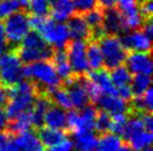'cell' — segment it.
<instances>
[{
	"instance_id": "cell-31",
	"label": "cell",
	"mask_w": 153,
	"mask_h": 151,
	"mask_svg": "<svg viewBox=\"0 0 153 151\" xmlns=\"http://www.w3.org/2000/svg\"><path fill=\"white\" fill-rule=\"evenodd\" d=\"M137 8L140 11L142 18L144 21L152 19V11H153V4L152 0H143L137 2Z\"/></svg>"
},
{
	"instance_id": "cell-29",
	"label": "cell",
	"mask_w": 153,
	"mask_h": 151,
	"mask_svg": "<svg viewBox=\"0 0 153 151\" xmlns=\"http://www.w3.org/2000/svg\"><path fill=\"white\" fill-rule=\"evenodd\" d=\"M72 2L75 12L78 15H84L87 11L100 6L97 0H72Z\"/></svg>"
},
{
	"instance_id": "cell-21",
	"label": "cell",
	"mask_w": 153,
	"mask_h": 151,
	"mask_svg": "<svg viewBox=\"0 0 153 151\" xmlns=\"http://www.w3.org/2000/svg\"><path fill=\"white\" fill-rule=\"evenodd\" d=\"M122 143V138L114 133H104L98 136V144L100 151H117Z\"/></svg>"
},
{
	"instance_id": "cell-17",
	"label": "cell",
	"mask_w": 153,
	"mask_h": 151,
	"mask_svg": "<svg viewBox=\"0 0 153 151\" xmlns=\"http://www.w3.org/2000/svg\"><path fill=\"white\" fill-rule=\"evenodd\" d=\"M51 8L49 15L57 22H64L73 13H75L72 0H57Z\"/></svg>"
},
{
	"instance_id": "cell-16",
	"label": "cell",
	"mask_w": 153,
	"mask_h": 151,
	"mask_svg": "<svg viewBox=\"0 0 153 151\" xmlns=\"http://www.w3.org/2000/svg\"><path fill=\"white\" fill-rule=\"evenodd\" d=\"M36 131H37V136L42 143L45 147L48 148L58 144L63 140L67 139L68 137V133L65 130H55V129H51L47 127H42Z\"/></svg>"
},
{
	"instance_id": "cell-9",
	"label": "cell",
	"mask_w": 153,
	"mask_h": 151,
	"mask_svg": "<svg viewBox=\"0 0 153 151\" xmlns=\"http://www.w3.org/2000/svg\"><path fill=\"white\" fill-rule=\"evenodd\" d=\"M86 76L91 81H93L94 84L101 89L103 95H111V96H117L116 88L114 84H112L110 78V72L106 68H100L96 70L87 71Z\"/></svg>"
},
{
	"instance_id": "cell-36",
	"label": "cell",
	"mask_w": 153,
	"mask_h": 151,
	"mask_svg": "<svg viewBox=\"0 0 153 151\" xmlns=\"http://www.w3.org/2000/svg\"><path fill=\"white\" fill-rule=\"evenodd\" d=\"M7 122H8V119H7V116H6V112H4V108L0 107V132L4 131Z\"/></svg>"
},
{
	"instance_id": "cell-4",
	"label": "cell",
	"mask_w": 153,
	"mask_h": 151,
	"mask_svg": "<svg viewBox=\"0 0 153 151\" xmlns=\"http://www.w3.org/2000/svg\"><path fill=\"white\" fill-rule=\"evenodd\" d=\"M22 79V62L16 50H8L0 56V86L10 88Z\"/></svg>"
},
{
	"instance_id": "cell-26",
	"label": "cell",
	"mask_w": 153,
	"mask_h": 151,
	"mask_svg": "<svg viewBox=\"0 0 153 151\" xmlns=\"http://www.w3.org/2000/svg\"><path fill=\"white\" fill-rule=\"evenodd\" d=\"M111 118H112V123H111L110 132H113L114 134L122 138L128 119V113H117V114L111 116Z\"/></svg>"
},
{
	"instance_id": "cell-38",
	"label": "cell",
	"mask_w": 153,
	"mask_h": 151,
	"mask_svg": "<svg viewBox=\"0 0 153 151\" xmlns=\"http://www.w3.org/2000/svg\"><path fill=\"white\" fill-rule=\"evenodd\" d=\"M0 43L6 48L7 47V40H6V32H4V26L2 21H0Z\"/></svg>"
},
{
	"instance_id": "cell-25",
	"label": "cell",
	"mask_w": 153,
	"mask_h": 151,
	"mask_svg": "<svg viewBox=\"0 0 153 151\" xmlns=\"http://www.w3.org/2000/svg\"><path fill=\"white\" fill-rule=\"evenodd\" d=\"M97 111L98 109L93 103H88L86 107L81 109L79 116H81L84 128H85L86 130L92 131L94 129V123H95V118H96Z\"/></svg>"
},
{
	"instance_id": "cell-34",
	"label": "cell",
	"mask_w": 153,
	"mask_h": 151,
	"mask_svg": "<svg viewBox=\"0 0 153 151\" xmlns=\"http://www.w3.org/2000/svg\"><path fill=\"white\" fill-rule=\"evenodd\" d=\"M72 149H73V143L68 139H65V140H63L58 144L51 147L48 151H72Z\"/></svg>"
},
{
	"instance_id": "cell-39",
	"label": "cell",
	"mask_w": 153,
	"mask_h": 151,
	"mask_svg": "<svg viewBox=\"0 0 153 151\" xmlns=\"http://www.w3.org/2000/svg\"><path fill=\"white\" fill-rule=\"evenodd\" d=\"M117 151H136V150H134L128 142H122L120 148L117 149Z\"/></svg>"
},
{
	"instance_id": "cell-10",
	"label": "cell",
	"mask_w": 153,
	"mask_h": 151,
	"mask_svg": "<svg viewBox=\"0 0 153 151\" xmlns=\"http://www.w3.org/2000/svg\"><path fill=\"white\" fill-rule=\"evenodd\" d=\"M67 27L69 30V36L75 40H91V29L82 15L73 13L67 19Z\"/></svg>"
},
{
	"instance_id": "cell-7",
	"label": "cell",
	"mask_w": 153,
	"mask_h": 151,
	"mask_svg": "<svg viewBox=\"0 0 153 151\" xmlns=\"http://www.w3.org/2000/svg\"><path fill=\"white\" fill-rule=\"evenodd\" d=\"M126 68L128 71L137 75H151L152 72V60L151 52H141V51H128L125 59Z\"/></svg>"
},
{
	"instance_id": "cell-6",
	"label": "cell",
	"mask_w": 153,
	"mask_h": 151,
	"mask_svg": "<svg viewBox=\"0 0 153 151\" xmlns=\"http://www.w3.org/2000/svg\"><path fill=\"white\" fill-rule=\"evenodd\" d=\"M123 47L128 51L151 52V38H149L142 30L128 31L119 36Z\"/></svg>"
},
{
	"instance_id": "cell-28",
	"label": "cell",
	"mask_w": 153,
	"mask_h": 151,
	"mask_svg": "<svg viewBox=\"0 0 153 151\" xmlns=\"http://www.w3.org/2000/svg\"><path fill=\"white\" fill-rule=\"evenodd\" d=\"M20 9L18 0H0V21H4V19L16 12Z\"/></svg>"
},
{
	"instance_id": "cell-13",
	"label": "cell",
	"mask_w": 153,
	"mask_h": 151,
	"mask_svg": "<svg viewBox=\"0 0 153 151\" xmlns=\"http://www.w3.org/2000/svg\"><path fill=\"white\" fill-rule=\"evenodd\" d=\"M44 125L51 129L66 131V113L64 109L51 105L44 114Z\"/></svg>"
},
{
	"instance_id": "cell-30",
	"label": "cell",
	"mask_w": 153,
	"mask_h": 151,
	"mask_svg": "<svg viewBox=\"0 0 153 151\" xmlns=\"http://www.w3.org/2000/svg\"><path fill=\"white\" fill-rule=\"evenodd\" d=\"M0 151H19L13 138L4 132H0Z\"/></svg>"
},
{
	"instance_id": "cell-43",
	"label": "cell",
	"mask_w": 153,
	"mask_h": 151,
	"mask_svg": "<svg viewBox=\"0 0 153 151\" xmlns=\"http://www.w3.org/2000/svg\"><path fill=\"white\" fill-rule=\"evenodd\" d=\"M97 151H100V150H97Z\"/></svg>"
},
{
	"instance_id": "cell-40",
	"label": "cell",
	"mask_w": 153,
	"mask_h": 151,
	"mask_svg": "<svg viewBox=\"0 0 153 151\" xmlns=\"http://www.w3.org/2000/svg\"><path fill=\"white\" fill-rule=\"evenodd\" d=\"M4 47L2 46L1 43H0V56L2 55V52H4Z\"/></svg>"
},
{
	"instance_id": "cell-35",
	"label": "cell",
	"mask_w": 153,
	"mask_h": 151,
	"mask_svg": "<svg viewBox=\"0 0 153 151\" xmlns=\"http://www.w3.org/2000/svg\"><path fill=\"white\" fill-rule=\"evenodd\" d=\"M143 99H144V102L146 107H148V109L149 111L152 112V108H153V91H152V88L150 87L145 90V92L143 93Z\"/></svg>"
},
{
	"instance_id": "cell-41",
	"label": "cell",
	"mask_w": 153,
	"mask_h": 151,
	"mask_svg": "<svg viewBox=\"0 0 153 151\" xmlns=\"http://www.w3.org/2000/svg\"><path fill=\"white\" fill-rule=\"evenodd\" d=\"M142 151H152V148H151V146H150V147H148V148H145V149H143Z\"/></svg>"
},
{
	"instance_id": "cell-8",
	"label": "cell",
	"mask_w": 153,
	"mask_h": 151,
	"mask_svg": "<svg viewBox=\"0 0 153 151\" xmlns=\"http://www.w3.org/2000/svg\"><path fill=\"white\" fill-rule=\"evenodd\" d=\"M103 29L104 32L108 34H120L126 32L122 15L116 7L103 8Z\"/></svg>"
},
{
	"instance_id": "cell-27",
	"label": "cell",
	"mask_w": 153,
	"mask_h": 151,
	"mask_svg": "<svg viewBox=\"0 0 153 151\" xmlns=\"http://www.w3.org/2000/svg\"><path fill=\"white\" fill-rule=\"evenodd\" d=\"M28 11L35 16H49L51 7L48 0H29Z\"/></svg>"
},
{
	"instance_id": "cell-33",
	"label": "cell",
	"mask_w": 153,
	"mask_h": 151,
	"mask_svg": "<svg viewBox=\"0 0 153 151\" xmlns=\"http://www.w3.org/2000/svg\"><path fill=\"white\" fill-rule=\"evenodd\" d=\"M142 122H143V126L144 129L149 132H152L153 129V119H152V112H143L140 113Z\"/></svg>"
},
{
	"instance_id": "cell-3",
	"label": "cell",
	"mask_w": 153,
	"mask_h": 151,
	"mask_svg": "<svg viewBox=\"0 0 153 151\" xmlns=\"http://www.w3.org/2000/svg\"><path fill=\"white\" fill-rule=\"evenodd\" d=\"M97 42L102 51L104 68L111 70L124 65L128 51L123 47L119 36L105 34L98 39Z\"/></svg>"
},
{
	"instance_id": "cell-19",
	"label": "cell",
	"mask_w": 153,
	"mask_h": 151,
	"mask_svg": "<svg viewBox=\"0 0 153 151\" xmlns=\"http://www.w3.org/2000/svg\"><path fill=\"white\" fill-rule=\"evenodd\" d=\"M47 93H48V97L53 102V105L58 106L62 109H73V103L69 96H68L67 90L62 84L58 87L51 88L47 91Z\"/></svg>"
},
{
	"instance_id": "cell-18",
	"label": "cell",
	"mask_w": 153,
	"mask_h": 151,
	"mask_svg": "<svg viewBox=\"0 0 153 151\" xmlns=\"http://www.w3.org/2000/svg\"><path fill=\"white\" fill-rule=\"evenodd\" d=\"M86 58H87L89 69L96 70V69L104 67L102 51H101L100 45L96 40L86 41Z\"/></svg>"
},
{
	"instance_id": "cell-24",
	"label": "cell",
	"mask_w": 153,
	"mask_h": 151,
	"mask_svg": "<svg viewBox=\"0 0 153 151\" xmlns=\"http://www.w3.org/2000/svg\"><path fill=\"white\" fill-rule=\"evenodd\" d=\"M111 123H112V118L110 114L105 112L104 110H98L96 118H95V123H94V129L96 130L98 136L110 132Z\"/></svg>"
},
{
	"instance_id": "cell-15",
	"label": "cell",
	"mask_w": 153,
	"mask_h": 151,
	"mask_svg": "<svg viewBox=\"0 0 153 151\" xmlns=\"http://www.w3.org/2000/svg\"><path fill=\"white\" fill-rule=\"evenodd\" d=\"M73 147L75 151H94L97 148L98 137L92 131H81L74 133Z\"/></svg>"
},
{
	"instance_id": "cell-14",
	"label": "cell",
	"mask_w": 153,
	"mask_h": 151,
	"mask_svg": "<svg viewBox=\"0 0 153 151\" xmlns=\"http://www.w3.org/2000/svg\"><path fill=\"white\" fill-rule=\"evenodd\" d=\"M19 150L22 151H45V146L39 140L38 136L29 130L18 134L13 138Z\"/></svg>"
},
{
	"instance_id": "cell-5",
	"label": "cell",
	"mask_w": 153,
	"mask_h": 151,
	"mask_svg": "<svg viewBox=\"0 0 153 151\" xmlns=\"http://www.w3.org/2000/svg\"><path fill=\"white\" fill-rule=\"evenodd\" d=\"M65 50L72 70L75 75H85L89 71L86 58V41L84 40H68L65 45Z\"/></svg>"
},
{
	"instance_id": "cell-12",
	"label": "cell",
	"mask_w": 153,
	"mask_h": 151,
	"mask_svg": "<svg viewBox=\"0 0 153 151\" xmlns=\"http://www.w3.org/2000/svg\"><path fill=\"white\" fill-rule=\"evenodd\" d=\"M101 110H104L110 116L117 114V113L128 112V102L121 99L119 96H111V95H103L96 102Z\"/></svg>"
},
{
	"instance_id": "cell-2",
	"label": "cell",
	"mask_w": 153,
	"mask_h": 151,
	"mask_svg": "<svg viewBox=\"0 0 153 151\" xmlns=\"http://www.w3.org/2000/svg\"><path fill=\"white\" fill-rule=\"evenodd\" d=\"M30 13L26 9H19L16 12L11 13L7 19H4V32L7 40V49L15 50L19 43L22 42V38L30 30L29 25Z\"/></svg>"
},
{
	"instance_id": "cell-37",
	"label": "cell",
	"mask_w": 153,
	"mask_h": 151,
	"mask_svg": "<svg viewBox=\"0 0 153 151\" xmlns=\"http://www.w3.org/2000/svg\"><path fill=\"white\" fill-rule=\"evenodd\" d=\"M97 1L102 8H108V7H114L119 0H97Z\"/></svg>"
},
{
	"instance_id": "cell-11",
	"label": "cell",
	"mask_w": 153,
	"mask_h": 151,
	"mask_svg": "<svg viewBox=\"0 0 153 151\" xmlns=\"http://www.w3.org/2000/svg\"><path fill=\"white\" fill-rule=\"evenodd\" d=\"M51 61L59 77V79L62 80V82L74 75L69 61H68L65 48H54V52L51 58Z\"/></svg>"
},
{
	"instance_id": "cell-22",
	"label": "cell",
	"mask_w": 153,
	"mask_h": 151,
	"mask_svg": "<svg viewBox=\"0 0 153 151\" xmlns=\"http://www.w3.org/2000/svg\"><path fill=\"white\" fill-rule=\"evenodd\" d=\"M151 84V76L137 73L131 80V89L133 96H139L145 92V90L150 88Z\"/></svg>"
},
{
	"instance_id": "cell-20",
	"label": "cell",
	"mask_w": 153,
	"mask_h": 151,
	"mask_svg": "<svg viewBox=\"0 0 153 151\" xmlns=\"http://www.w3.org/2000/svg\"><path fill=\"white\" fill-rule=\"evenodd\" d=\"M108 72H110L111 81H112V84H114L115 88L126 86V84H131L132 75L124 65H121L119 67L113 68Z\"/></svg>"
},
{
	"instance_id": "cell-1",
	"label": "cell",
	"mask_w": 153,
	"mask_h": 151,
	"mask_svg": "<svg viewBox=\"0 0 153 151\" xmlns=\"http://www.w3.org/2000/svg\"><path fill=\"white\" fill-rule=\"evenodd\" d=\"M24 78L33 81L37 87V93L47 92L51 88L62 84L51 60H42L22 66Z\"/></svg>"
},
{
	"instance_id": "cell-32",
	"label": "cell",
	"mask_w": 153,
	"mask_h": 151,
	"mask_svg": "<svg viewBox=\"0 0 153 151\" xmlns=\"http://www.w3.org/2000/svg\"><path fill=\"white\" fill-rule=\"evenodd\" d=\"M116 92H117V96L123 99L124 101H128L133 98V92H132L131 89V84H126V86H122V87H119L116 88Z\"/></svg>"
},
{
	"instance_id": "cell-42",
	"label": "cell",
	"mask_w": 153,
	"mask_h": 151,
	"mask_svg": "<svg viewBox=\"0 0 153 151\" xmlns=\"http://www.w3.org/2000/svg\"><path fill=\"white\" fill-rule=\"evenodd\" d=\"M140 1H143V0H137V2H140Z\"/></svg>"
},
{
	"instance_id": "cell-23",
	"label": "cell",
	"mask_w": 153,
	"mask_h": 151,
	"mask_svg": "<svg viewBox=\"0 0 153 151\" xmlns=\"http://www.w3.org/2000/svg\"><path fill=\"white\" fill-rule=\"evenodd\" d=\"M126 142L131 146L134 150L136 151H142L143 149L148 148L151 146L152 143V132H149V131H142L140 133L135 134L134 137H132L128 141Z\"/></svg>"
}]
</instances>
